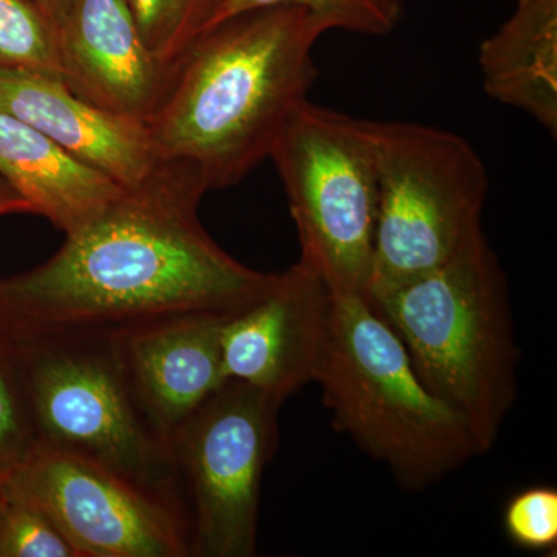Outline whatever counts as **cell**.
Returning a JSON list of instances; mask_svg holds the SVG:
<instances>
[{"instance_id":"cell-1","label":"cell","mask_w":557,"mask_h":557,"mask_svg":"<svg viewBox=\"0 0 557 557\" xmlns=\"http://www.w3.org/2000/svg\"><path fill=\"white\" fill-rule=\"evenodd\" d=\"M201 180L161 163L39 267L0 281V327L119 330L175 314L230 318L269 288L209 237Z\"/></svg>"},{"instance_id":"cell-2","label":"cell","mask_w":557,"mask_h":557,"mask_svg":"<svg viewBox=\"0 0 557 557\" xmlns=\"http://www.w3.org/2000/svg\"><path fill=\"white\" fill-rule=\"evenodd\" d=\"M300 5L244 11L201 32L171 70L146 121L161 163L230 188L269 159L278 132L318 79L324 35Z\"/></svg>"},{"instance_id":"cell-3","label":"cell","mask_w":557,"mask_h":557,"mask_svg":"<svg viewBox=\"0 0 557 557\" xmlns=\"http://www.w3.org/2000/svg\"><path fill=\"white\" fill-rule=\"evenodd\" d=\"M369 299L490 453L516 403L519 350L507 276L483 231L438 269Z\"/></svg>"},{"instance_id":"cell-4","label":"cell","mask_w":557,"mask_h":557,"mask_svg":"<svg viewBox=\"0 0 557 557\" xmlns=\"http://www.w3.org/2000/svg\"><path fill=\"white\" fill-rule=\"evenodd\" d=\"M314 383L333 426L423 491L480 456L468 421L420 380L405 344L362 293L333 292Z\"/></svg>"},{"instance_id":"cell-5","label":"cell","mask_w":557,"mask_h":557,"mask_svg":"<svg viewBox=\"0 0 557 557\" xmlns=\"http://www.w3.org/2000/svg\"><path fill=\"white\" fill-rule=\"evenodd\" d=\"M7 332L24 366L39 449L115 472L170 505L186 523L170 443L139 408L115 330Z\"/></svg>"},{"instance_id":"cell-6","label":"cell","mask_w":557,"mask_h":557,"mask_svg":"<svg viewBox=\"0 0 557 557\" xmlns=\"http://www.w3.org/2000/svg\"><path fill=\"white\" fill-rule=\"evenodd\" d=\"M379 208L368 298L438 269L482 231L485 163L454 132L373 121Z\"/></svg>"},{"instance_id":"cell-7","label":"cell","mask_w":557,"mask_h":557,"mask_svg":"<svg viewBox=\"0 0 557 557\" xmlns=\"http://www.w3.org/2000/svg\"><path fill=\"white\" fill-rule=\"evenodd\" d=\"M269 159L281 175L300 259L333 292L368 296L379 208L373 121L302 102Z\"/></svg>"},{"instance_id":"cell-8","label":"cell","mask_w":557,"mask_h":557,"mask_svg":"<svg viewBox=\"0 0 557 557\" xmlns=\"http://www.w3.org/2000/svg\"><path fill=\"white\" fill-rule=\"evenodd\" d=\"M282 401L226 380L170 442L190 557L258 552L260 485L277 448Z\"/></svg>"},{"instance_id":"cell-9","label":"cell","mask_w":557,"mask_h":557,"mask_svg":"<svg viewBox=\"0 0 557 557\" xmlns=\"http://www.w3.org/2000/svg\"><path fill=\"white\" fill-rule=\"evenodd\" d=\"M9 479L53 516L78 557H190L174 508L94 461L40 448Z\"/></svg>"},{"instance_id":"cell-10","label":"cell","mask_w":557,"mask_h":557,"mask_svg":"<svg viewBox=\"0 0 557 557\" xmlns=\"http://www.w3.org/2000/svg\"><path fill=\"white\" fill-rule=\"evenodd\" d=\"M332 302V288L313 265L299 259L273 274L269 288L220 325L226 380L284 403L313 381Z\"/></svg>"},{"instance_id":"cell-11","label":"cell","mask_w":557,"mask_h":557,"mask_svg":"<svg viewBox=\"0 0 557 557\" xmlns=\"http://www.w3.org/2000/svg\"><path fill=\"white\" fill-rule=\"evenodd\" d=\"M0 112L30 124L121 188H137L160 168L145 121L83 100L53 73L0 70Z\"/></svg>"},{"instance_id":"cell-12","label":"cell","mask_w":557,"mask_h":557,"mask_svg":"<svg viewBox=\"0 0 557 557\" xmlns=\"http://www.w3.org/2000/svg\"><path fill=\"white\" fill-rule=\"evenodd\" d=\"M215 314H175L115 330L132 391L161 437L172 435L226 381Z\"/></svg>"},{"instance_id":"cell-13","label":"cell","mask_w":557,"mask_h":557,"mask_svg":"<svg viewBox=\"0 0 557 557\" xmlns=\"http://www.w3.org/2000/svg\"><path fill=\"white\" fill-rule=\"evenodd\" d=\"M58 36L70 90L110 112L150 119L172 69L150 53L126 0H75Z\"/></svg>"},{"instance_id":"cell-14","label":"cell","mask_w":557,"mask_h":557,"mask_svg":"<svg viewBox=\"0 0 557 557\" xmlns=\"http://www.w3.org/2000/svg\"><path fill=\"white\" fill-rule=\"evenodd\" d=\"M0 178L33 214L67 236L119 199L124 188L76 160L30 124L0 112Z\"/></svg>"},{"instance_id":"cell-15","label":"cell","mask_w":557,"mask_h":557,"mask_svg":"<svg viewBox=\"0 0 557 557\" xmlns=\"http://www.w3.org/2000/svg\"><path fill=\"white\" fill-rule=\"evenodd\" d=\"M483 89L533 116L556 137L557 0H519L479 49Z\"/></svg>"},{"instance_id":"cell-16","label":"cell","mask_w":557,"mask_h":557,"mask_svg":"<svg viewBox=\"0 0 557 557\" xmlns=\"http://www.w3.org/2000/svg\"><path fill=\"white\" fill-rule=\"evenodd\" d=\"M285 3L309 10L324 32L386 36L397 28L403 16V0H222L205 30L244 11Z\"/></svg>"},{"instance_id":"cell-17","label":"cell","mask_w":557,"mask_h":557,"mask_svg":"<svg viewBox=\"0 0 557 557\" xmlns=\"http://www.w3.org/2000/svg\"><path fill=\"white\" fill-rule=\"evenodd\" d=\"M0 557H78L53 516L9 474L0 496Z\"/></svg>"},{"instance_id":"cell-18","label":"cell","mask_w":557,"mask_h":557,"mask_svg":"<svg viewBox=\"0 0 557 557\" xmlns=\"http://www.w3.org/2000/svg\"><path fill=\"white\" fill-rule=\"evenodd\" d=\"M222 0H126L150 53L172 69Z\"/></svg>"},{"instance_id":"cell-19","label":"cell","mask_w":557,"mask_h":557,"mask_svg":"<svg viewBox=\"0 0 557 557\" xmlns=\"http://www.w3.org/2000/svg\"><path fill=\"white\" fill-rule=\"evenodd\" d=\"M38 449L20 350L13 336L0 327V471L20 467Z\"/></svg>"},{"instance_id":"cell-20","label":"cell","mask_w":557,"mask_h":557,"mask_svg":"<svg viewBox=\"0 0 557 557\" xmlns=\"http://www.w3.org/2000/svg\"><path fill=\"white\" fill-rule=\"evenodd\" d=\"M0 70L61 75L57 27L28 0H0Z\"/></svg>"},{"instance_id":"cell-21","label":"cell","mask_w":557,"mask_h":557,"mask_svg":"<svg viewBox=\"0 0 557 557\" xmlns=\"http://www.w3.org/2000/svg\"><path fill=\"white\" fill-rule=\"evenodd\" d=\"M504 531L516 547L527 552H555L557 547V491L531 486L509 498Z\"/></svg>"},{"instance_id":"cell-22","label":"cell","mask_w":557,"mask_h":557,"mask_svg":"<svg viewBox=\"0 0 557 557\" xmlns=\"http://www.w3.org/2000/svg\"><path fill=\"white\" fill-rule=\"evenodd\" d=\"M36 9L42 11L51 22H53L57 30H60L62 22L67 17L70 9H72L75 0H28Z\"/></svg>"},{"instance_id":"cell-23","label":"cell","mask_w":557,"mask_h":557,"mask_svg":"<svg viewBox=\"0 0 557 557\" xmlns=\"http://www.w3.org/2000/svg\"><path fill=\"white\" fill-rule=\"evenodd\" d=\"M11 212H30V207L17 190L11 188L5 180L0 178V215L11 214Z\"/></svg>"},{"instance_id":"cell-24","label":"cell","mask_w":557,"mask_h":557,"mask_svg":"<svg viewBox=\"0 0 557 557\" xmlns=\"http://www.w3.org/2000/svg\"><path fill=\"white\" fill-rule=\"evenodd\" d=\"M9 472L0 471V496H2L3 480H5Z\"/></svg>"}]
</instances>
